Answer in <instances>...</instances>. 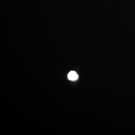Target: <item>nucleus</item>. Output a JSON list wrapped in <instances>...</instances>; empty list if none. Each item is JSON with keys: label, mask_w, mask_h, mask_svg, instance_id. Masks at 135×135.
Instances as JSON below:
<instances>
[{"label": "nucleus", "mask_w": 135, "mask_h": 135, "mask_svg": "<svg viewBox=\"0 0 135 135\" xmlns=\"http://www.w3.org/2000/svg\"><path fill=\"white\" fill-rule=\"evenodd\" d=\"M78 75L77 73L74 71H71L68 75V78L70 80L75 81L78 79Z\"/></svg>", "instance_id": "obj_1"}]
</instances>
